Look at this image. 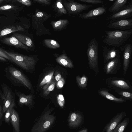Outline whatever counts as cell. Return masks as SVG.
I'll use <instances>...</instances> for the list:
<instances>
[{
    "label": "cell",
    "mask_w": 132,
    "mask_h": 132,
    "mask_svg": "<svg viewBox=\"0 0 132 132\" xmlns=\"http://www.w3.org/2000/svg\"><path fill=\"white\" fill-rule=\"evenodd\" d=\"M109 1H114V0H109Z\"/></svg>",
    "instance_id": "49"
},
{
    "label": "cell",
    "mask_w": 132,
    "mask_h": 132,
    "mask_svg": "<svg viewBox=\"0 0 132 132\" xmlns=\"http://www.w3.org/2000/svg\"><path fill=\"white\" fill-rule=\"evenodd\" d=\"M6 77L13 84L17 86L24 85L31 89V85L27 78L20 70L12 65L5 69Z\"/></svg>",
    "instance_id": "3"
},
{
    "label": "cell",
    "mask_w": 132,
    "mask_h": 132,
    "mask_svg": "<svg viewBox=\"0 0 132 132\" xmlns=\"http://www.w3.org/2000/svg\"><path fill=\"white\" fill-rule=\"evenodd\" d=\"M55 7L59 13L62 14L67 13L66 10L62 4L61 0H58L56 1L55 4Z\"/></svg>",
    "instance_id": "30"
},
{
    "label": "cell",
    "mask_w": 132,
    "mask_h": 132,
    "mask_svg": "<svg viewBox=\"0 0 132 132\" xmlns=\"http://www.w3.org/2000/svg\"><path fill=\"white\" fill-rule=\"evenodd\" d=\"M121 52H123V74H126L128 69L132 52V46L131 44H127L120 48Z\"/></svg>",
    "instance_id": "12"
},
{
    "label": "cell",
    "mask_w": 132,
    "mask_h": 132,
    "mask_svg": "<svg viewBox=\"0 0 132 132\" xmlns=\"http://www.w3.org/2000/svg\"><path fill=\"white\" fill-rule=\"evenodd\" d=\"M3 115V113H2L0 114V119L2 118V117Z\"/></svg>",
    "instance_id": "46"
},
{
    "label": "cell",
    "mask_w": 132,
    "mask_h": 132,
    "mask_svg": "<svg viewBox=\"0 0 132 132\" xmlns=\"http://www.w3.org/2000/svg\"><path fill=\"white\" fill-rule=\"evenodd\" d=\"M15 92L19 97V103L20 104L29 105L32 102V97L31 95H26L16 90Z\"/></svg>",
    "instance_id": "20"
},
{
    "label": "cell",
    "mask_w": 132,
    "mask_h": 132,
    "mask_svg": "<svg viewBox=\"0 0 132 132\" xmlns=\"http://www.w3.org/2000/svg\"><path fill=\"white\" fill-rule=\"evenodd\" d=\"M24 30V29L22 27L19 25L5 28L1 31L0 32V37L15 31H23Z\"/></svg>",
    "instance_id": "25"
},
{
    "label": "cell",
    "mask_w": 132,
    "mask_h": 132,
    "mask_svg": "<svg viewBox=\"0 0 132 132\" xmlns=\"http://www.w3.org/2000/svg\"><path fill=\"white\" fill-rule=\"evenodd\" d=\"M13 7V6L9 5H4L0 7V10H6L11 9Z\"/></svg>",
    "instance_id": "38"
},
{
    "label": "cell",
    "mask_w": 132,
    "mask_h": 132,
    "mask_svg": "<svg viewBox=\"0 0 132 132\" xmlns=\"http://www.w3.org/2000/svg\"><path fill=\"white\" fill-rule=\"evenodd\" d=\"M68 23V21L67 20L62 19L56 21H52L51 24L54 29L60 30L64 28Z\"/></svg>",
    "instance_id": "26"
},
{
    "label": "cell",
    "mask_w": 132,
    "mask_h": 132,
    "mask_svg": "<svg viewBox=\"0 0 132 132\" xmlns=\"http://www.w3.org/2000/svg\"><path fill=\"white\" fill-rule=\"evenodd\" d=\"M61 78V74L58 73L57 74L56 73L55 76V79L56 81H58L60 80Z\"/></svg>",
    "instance_id": "41"
},
{
    "label": "cell",
    "mask_w": 132,
    "mask_h": 132,
    "mask_svg": "<svg viewBox=\"0 0 132 132\" xmlns=\"http://www.w3.org/2000/svg\"><path fill=\"white\" fill-rule=\"evenodd\" d=\"M105 34L102 36L103 42L109 46L119 47L130 38L132 29L127 30H104Z\"/></svg>",
    "instance_id": "1"
},
{
    "label": "cell",
    "mask_w": 132,
    "mask_h": 132,
    "mask_svg": "<svg viewBox=\"0 0 132 132\" xmlns=\"http://www.w3.org/2000/svg\"><path fill=\"white\" fill-rule=\"evenodd\" d=\"M126 116L125 111L117 113L106 125L102 132H114L118 125Z\"/></svg>",
    "instance_id": "13"
},
{
    "label": "cell",
    "mask_w": 132,
    "mask_h": 132,
    "mask_svg": "<svg viewBox=\"0 0 132 132\" xmlns=\"http://www.w3.org/2000/svg\"><path fill=\"white\" fill-rule=\"evenodd\" d=\"M2 93L1 91L0 90V97H1Z\"/></svg>",
    "instance_id": "47"
},
{
    "label": "cell",
    "mask_w": 132,
    "mask_h": 132,
    "mask_svg": "<svg viewBox=\"0 0 132 132\" xmlns=\"http://www.w3.org/2000/svg\"><path fill=\"white\" fill-rule=\"evenodd\" d=\"M4 1V0H0V3Z\"/></svg>",
    "instance_id": "48"
},
{
    "label": "cell",
    "mask_w": 132,
    "mask_h": 132,
    "mask_svg": "<svg viewBox=\"0 0 132 132\" xmlns=\"http://www.w3.org/2000/svg\"><path fill=\"white\" fill-rule=\"evenodd\" d=\"M107 27L119 30H130L132 29V19L112 20L108 23Z\"/></svg>",
    "instance_id": "9"
},
{
    "label": "cell",
    "mask_w": 132,
    "mask_h": 132,
    "mask_svg": "<svg viewBox=\"0 0 132 132\" xmlns=\"http://www.w3.org/2000/svg\"><path fill=\"white\" fill-rule=\"evenodd\" d=\"M129 122L128 118H125L119 123L114 132H123L128 124Z\"/></svg>",
    "instance_id": "27"
},
{
    "label": "cell",
    "mask_w": 132,
    "mask_h": 132,
    "mask_svg": "<svg viewBox=\"0 0 132 132\" xmlns=\"http://www.w3.org/2000/svg\"><path fill=\"white\" fill-rule=\"evenodd\" d=\"M63 4L69 13L76 15H79L82 12L92 6V5L81 4L72 1L69 2L65 1Z\"/></svg>",
    "instance_id": "7"
},
{
    "label": "cell",
    "mask_w": 132,
    "mask_h": 132,
    "mask_svg": "<svg viewBox=\"0 0 132 132\" xmlns=\"http://www.w3.org/2000/svg\"><path fill=\"white\" fill-rule=\"evenodd\" d=\"M111 90L110 89L102 88L99 89L97 92L98 94L102 97L115 103H122L127 102L121 96L119 98L117 97L110 93L109 91Z\"/></svg>",
    "instance_id": "17"
},
{
    "label": "cell",
    "mask_w": 132,
    "mask_h": 132,
    "mask_svg": "<svg viewBox=\"0 0 132 132\" xmlns=\"http://www.w3.org/2000/svg\"><path fill=\"white\" fill-rule=\"evenodd\" d=\"M45 45L48 48L55 49L60 47L58 43L55 40L49 39H45L44 40Z\"/></svg>",
    "instance_id": "29"
},
{
    "label": "cell",
    "mask_w": 132,
    "mask_h": 132,
    "mask_svg": "<svg viewBox=\"0 0 132 132\" xmlns=\"http://www.w3.org/2000/svg\"><path fill=\"white\" fill-rule=\"evenodd\" d=\"M121 52L120 48L116 49L114 47L109 48L105 46H103L102 53L104 64L120 55Z\"/></svg>",
    "instance_id": "15"
},
{
    "label": "cell",
    "mask_w": 132,
    "mask_h": 132,
    "mask_svg": "<svg viewBox=\"0 0 132 132\" xmlns=\"http://www.w3.org/2000/svg\"><path fill=\"white\" fill-rule=\"evenodd\" d=\"M4 51L11 61L23 69L29 71L34 68L36 61L33 57L6 51Z\"/></svg>",
    "instance_id": "4"
},
{
    "label": "cell",
    "mask_w": 132,
    "mask_h": 132,
    "mask_svg": "<svg viewBox=\"0 0 132 132\" xmlns=\"http://www.w3.org/2000/svg\"><path fill=\"white\" fill-rule=\"evenodd\" d=\"M54 71H53L45 76L40 83V86H42L44 85L50 83L52 79Z\"/></svg>",
    "instance_id": "31"
},
{
    "label": "cell",
    "mask_w": 132,
    "mask_h": 132,
    "mask_svg": "<svg viewBox=\"0 0 132 132\" xmlns=\"http://www.w3.org/2000/svg\"><path fill=\"white\" fill-rule=\"evenodd\" d=\"M65 83V81L64 79L61 78V79L57 81L56 86L58 88H62Z\"/></svg>",
    "instance_id": "36"
},
{
    "label": "cell",
    "mask_w": 132,
    "mask_h": 132,
    "mask_svg": "<svg viewBox=\"0 0 132 132\" xmlns=\"http://www.w3.org/2000/svg\"><path fill=\"white\" fill-rule=\"evenodd\" d=\"M115 91L125 100L130 101H132V93L131 92L123 90H117Z\"/></svg>",
    "instance_id": "28"
},
{
    "label": "cell",
    "mask_w": 132,
    "mask_h": 132,
    "mask_svg": "<svg viewBox=\"0 0 132 132\" xmlns=\"http://www.w3.org/2000/svg\"><path fill=\"white\" fill-rule=\"evenodd\" d=\"M12 37H15L20 42L28 47H32L34 46L33 43L31 39L25 35L16 34H14Z\"/></svg>",
    "instance_id": "21"
},
{
    "label": "cell",
    "mask_w": 132,
    "mask_h": 132,
    "mask_svg": "<svg viewBox=\"0 0 132 132\" xmlns=\"http://www.w3.org/2000/svg\"><path fill=\"white\" fill-rule=\"evenodd\" d=\"M98 43L94 38L88 43L86 50L88 65L90 69L94 71L97 75L99 72L98 64Z\"/></svg>",
    "instance_id": "2"
},
{
    "label": "cell",
    "mask_w": 132,
    "mask_h": 132,
    "mask_svg": "<svg viewBox=\"0 0 132 132\" xmlns=\"http://www.w3.org/2000/svg\"><path fill=\"white\" fill-rule=\"evenodd\" d=\"M58 103L61 107L64 106L65 103V100L63 95L61 94H59L57 97Z\"/></svg>",
    "instance_id": "35"
},
{
    "label": "cell",
    "mask_w": 132,
    "mask_h": 132,
    "mask_svg": "<svg viewBox=\"0 0 132 132\" xmlns=\"http://www.w3.org/2000/svg\"><path fill=\"white\" fill-rule=\"evenodd\" d=\"M48 111L40 118L38 122L34 126L32 132H44L49 128L54 122L55 117L50 114Z\"/></svg>",
    "instance_id": "6"
},
{
    "label": "cell",
    "mask_w": 132,
    "mask_h": 132,
    "mask_svg": "<svg viewBox=\"0 0 132 132\" xmlns=\"http://www.w3.org/2000/svg\"><path fill=\"white\" fill-rule=\"evenodd\" d=\"M2 113V109L0 105V114Z\"/></svg>",
    "instance_id": "45"
},
{
    "label": "cell",
    "mask_w": 132,
    "mask_h": 132,
    "mask_svg": "<svg viewBox=\"0 0 132 132\" xmlns=\"http://www.w3.org/2000/svg\"><path fill=\"white\" fill-rule=\"evenodd\" d=\"M78 132H88V130L87 129H85L80 130Z\"/></svg>",
    "instance_id": "44"
},
{
    "label": "cell",
    "mask_w": 132,
    "mask_h": 132,
    "mask_svg": "<svg viewBox=\"0 0 132 132\" xmlns=\"http://www.w3.org/2000/svg\"><path fill=\"white\" fill-rule=\"evenodd\" d=\"M105 84L108 88L114 91L123 90L132 92L131 82L123 78L116 77H109L106 79Z\"/></svg>",
    "instance_id": "5"
},
{
    "label": "cell",
    "mask_w": 132,
    "mask_h": 132,
    "mask_svg": "<svg viewBox=\"0 0 132 132\" xmlns=\"http://www.w3.org/2000/svg\"><path fill=\"white\" fill-rule=\"evenodd\" d=\"M34 1L39 3L47 5L50 4V1L48 0H35Z\"/></svg>",
    "instance_id": "39"
},
{
    "label": "cell",
    "mask_w": 132,
    "mask_h": 132,
    "mask_svg": "<svg viewBox=\"0 0 132 132\" xmlns=\"http://www.w3.org/2000/svg\"><path fill=\"white\" fill-rule=\"evenodd\" d=\"M0 55L5 59L10 60V59L9 56L4 52L0 49Z\"/></svg>",
    "instance_id": "40"
},
{
    "label": "cell",
    "mask_w": 132,
    "mask_h": 132,
    "mask_svg": "<svg viewBox=\"0 0 132 132\" xmlns=\"http://www.w3.org/2000/svg\"><path fill=\"white\" fill-rule=\"evenodd\" d=\"M2 41L8 45L14 46L26 50L30 49L28 47L20 42L16 38L14 37L5 38L3 39Z\"/></svg>",
    "instance_id": "19"
},
{
    "label": "cell",
    "mask_w": 132,
    "mask_h": 132,
    "mask_svg": "<svg viewBox=\"0 0 132 132\" xmlns=\"http://www.w3.org/2000/svg\"><path fill=\"white\" fill-rule=\"evenodd\" d=\"M56 60L59 63L65 67L70 68L73 67L71 60L64 54L57 57Z\"/></svg>",
    "instance_id": "24"
},
{
    "label": "cell",
    "mask_w": 132,
    "mask_h": 132,
    "mask_svg": "<svg viewBox=\"0 0 132 132\" xmlns=\"http://www.w3.org/2000/svg\"><path fill=\"white\" fill-rule=\"evenodd\" d=\"M44 14L43 13L41 12H39L36 14V16L38 18H41L43 16Z\"/></svg>",
    "instance_id": "42"
},
{
    "label": "cell",
    "mask_w": 132,
    "mask_h": 132,
    "mask_svg": "<svg viewBox=\"0 0 132 132\" xmlns=\"http://www.w3.org/2000/svg\"><path fill=\"white\" fill-rule=\"evenodd\" d=\"M76 81L79 87L82 90L87 89L88 78L85 74L82 76H78L76 77Z\"/></svg>",
    "instance_id": "23"
},
{
    "label": "cell",
    "mask_w": 132,
    "mask_h": 132,
    "mask_svg": "<svg viewBox=\"0 0 132 132\" xmlns=\"http://www.w3.org/2000/svg\"><path fill=\"white\" fill-rule=\"evenodd\" d=\"M55 84L56 82L54 80L52 81L50 84L49 85L45 90V91L44 93V96H46L51 91L53 90L54 89Z\"/></svg>",
    "instance_id": "33"
},
{
    "label": "cell",
    "mask_w": 132,
    "mask_h": 132,
    "mask_svg": "<svg viewBox=\"0 0 132 132\" xmlns=\"http://www.w3.org/2000/svg\"><path fill=\"white\" fill-rule=\"evenodd\" d=\"M0 60L3 61H6V60L0 55Z\"/></svg>",
    "instance_id": "43"
},
{
    "label": "cell",
    "mask_w": 132,
    "mask_h": 132,
    "mask_svg": "<svg viewBox=\"0 0 132 132\" xmlns=\"http://www.w3.org/2000/svg\"><path fill=\"white\" fill-rule=\"evenodd\" d=\"M17 1L27 6H30L31 5V1L29 0H17Z\"/></svg>",
    "instance_id": "37"
},
{
    "label": "cell",
    "mask_w": 132,
    "mask_h": 132,
    "mask_svg": "<svg viewBox=\"0 0 132 132\" xmlns=\"http://www.w3.org/2000/svg\"><path fill=\"white\" fill-rule=\"evenodd\" d=\"M14 106V104L11 105L6 111L5 116V120L6 122H9L11 119L12 111Z\"/></svg>",
    "instance_id": "32"
},
{
    "label": "cell",
    "mask_w": 132,
    "mask_h": 132,
    "mask_svg": "<svg viewBox=\"0 0 132 132\" xmlns=\"http://www.w3.org/2000/svg\"><path fill=\"white\" fill-rule=\"evenodd\" d=\"M132 16V1H129L126 7L117 13L111 14L108 18L112 20L125 19Z\"/></svg>",
    "instance_id": "10"
},
{
    "label": "cell",
    "mask_w": 132,
    "mask_h": 132,
    "mask_svg": "<svg viewBox=\"0 0 132 132\" xmlns=\"http://www.w3.org/2000/svg\"><path fill=\"white\" fill-rule=\"evenodd\" d=\"M103 68L104 72L107 75L117 74L121 67L120 55L105 64Z\"/></svg>",
    "instance_id": "11"
},
{
    "label": "cell",
    "mask_w": 132,
    "mask_h": 132,
    "mask_svg": "<svg viewBox=\"0 0 132 132\" xmlns=\"http://www.w3.org/2000/svg\"><path fill=\"white\" fill-rule=\"evenodd\" d=\"M84 117L80 112H73L69 115L68 120L69 125L76 128L80 126L84 121Z\"/></svg>",
    "instance_id": "16"
},
{
    "label": "cell",
    "mask_w": 132,
    "mask_h": 132,
    "mask_svg": "<svg viewBox=\"0 0 132 132\" xmlns=\"http://www.w3.org/2000/svg\"><path fill=\"white\" fill-rule=\"evenodd\" d=\"M2 86L3 93L1 97L3 103V111L5 113L11 105H15V96L8 86L4 84Z\"/></svg>",
    "instance_id": "8"
},
{
    "label": "cell",
    "mask_w": 132,
    "mask_h": 132,
    "mask_svg": "<svg viewBox=\"0 0 132 132\" xmlns=\"http://www.w3.org/2000/svg\"><path fill=\"white\" fill-rule=\"evenodd\" d=\"M130 132H132V130H131Z\"/></svg>",
    "instance_id": "50"
},
{
    "label": "cell",
    "mask_w": 132,
    "mask_h": 132,
    "mask_svg": "<svg viewBox=\"0 0 132 132\" xmlns=\"http://www.w3.org/2000/svg\"><path fill=\"white\" fill-rule=\"evenodd\" d=\"M107 8L105 5L100 6L90 10L87 12L79 14L80 18L84 19H93L105 13Z\"/></svg>",
    "instance_id": "14"
},
{
    "label": "cell",
    "mask_w": 132,
    "mask_h": 132,
    "mask_svg": "<svg viewBox=\"0 0 132 132\" xmlns=\"http://www.w3.org/2000/svg\"><path fill=\"white\" fill-rule=\"evenodd\" d=\"M129 1L117 0L115 1L108 9L111 14H114L122 10L127 6Z\"/></svg>",
    "instance_id": "18"
},
{
    "label": "cell",
    "mask_w": 132,
    "mask_h": 132,
    "mask_svg": "<svg viewBox=\"0 0 132 132\" xmlns=\"http://www.w3.org/2000/svg\"><path fill=\"white\" fill-rule=\"evenodd\" d=\"M11 119L13 126L15 132H20L19 117L18 114L13 108L12 111Z\"/></svg>",
    "instance_id": "22"
},
{
    "label": "cell",
    "mask_w": 132,
    "mask_h": 132,
    "mask_svg": "<svg viewBox=\"0 0 132 132\" xmlns=\"http://www.w3.org/2000/svg\"><path fill=\"white\" fill-rule=\"evenodd\" d=\"M78 1L81 2L94 4H104L105 2L101 0H79Z\"/></svg>",
    "instance_id": "34"
}]
</instances>
